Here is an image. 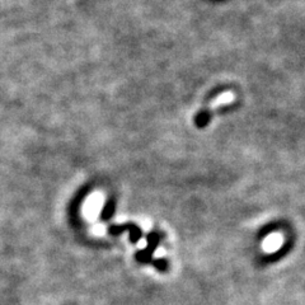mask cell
<instances>
[{
  "label": "cell",
  "instance_id": "obj_1",
  "mask_svg": "<svg viewBox=\"0 0 305 305\" xmlns=\"http://www.w3.org/2000/svg\"><path fill=\"white\" fill-rule=\"evenodd\" d=\"M103 204L104 199L103 196H102V193H99V192H96V193H93L92 196H89L83 207L84 216L89 220H94L98 216L99 212H101Z\"/></svg>",
  "mask_w": 305,
  "mask_h": 305
},
{
  "label": "cell",
  "instance_id": "obj_2",
  "mask_svg": "<svg viewBox=\"0 0 305 305\" xmlns=\"http://www.w3.org/2000/svg\"><path fill=\"white\" fill-rule=\"evenodd\" d=\"M281 246H282V235L278 233L270 234L264 242V249L268 253L276 252L277 249H280Z\"/></svg>",
  "mask_w": 305,
  "mask_h": 305
},
{
  "label": "cell",
  "instance_id": "obj_3",
  "mask_svg": "<svg viewBox=\"0 0 305 305\" xmlns=\"http://www.w3.org/2000/svg\"><path fill=\"white\" fill-rule=\"evenodd\" d=\"M93 231H94V234H102L104 231V229L102 225H96V227L93 228Z\"/></svg>",
  "mask_w": 305,
  "mask_h": 305
}]
</instances>
